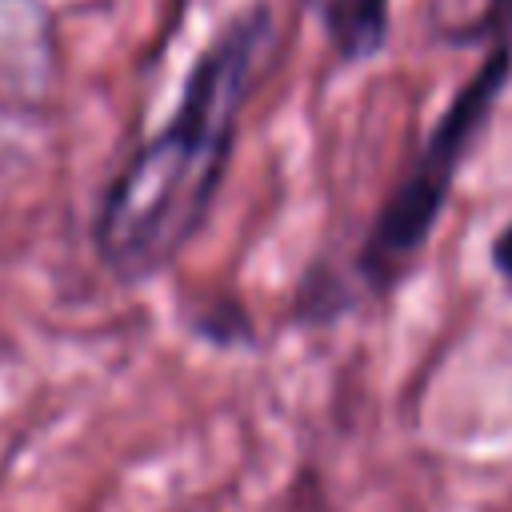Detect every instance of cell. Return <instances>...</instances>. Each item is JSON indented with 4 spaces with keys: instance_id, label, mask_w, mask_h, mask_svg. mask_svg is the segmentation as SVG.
I'll list each match as a JSON object with an SVG mask.
<instances>
[{
    "instance_id": "1",
    "label": "cell",
    "mask_w": 512,
    "mask_h": 512,
    "mask_svg": "<svg viewBox=\"0 0 512 512\" xmlns=\"http://www.w3.org/2000/svg\"><path fill=\"white\" fill-rule=\"evenodd\" d=\"M272 32V12L264 4L236 12L192 64L160 132H152L108 180L92 220V244L116 280H152L204 228Z\"/></svg>"
},
{
    "instance_id": "2",
    "label": "cell",
    "mask_w": 512,
    "mask_h": 512,
    "mask_svg": "<svg viewBox=\"0 0 512 512\" xmlns=\"http://www.w3.org/2000/svg\"><path fill=\"white\" fill-rule=\"evenodd\" d=\"M484 24L496 32L492 48L484 52L480 68L452 92L448 108L432 124L428 140L396 180V188L384 196L360 252V276L376 288L388 292L404 268L416 260V252L428 244L448 192L456 184L460 164L468 160L472 144L480 140L500 92L508 88L512 76V0H492Z\"/></svg>"
},
{
    "instance_id": "3",
    "label": "cell",
    "mask_w": 512,
    "mask_h": 512,
    "mask_svg": "<svg viewBox=\"0 0 512 512\" xmlns=\"http://www.w3.org/2000/svg\"><path fill=\"white\" fill-rule=\"evenodd\" d=\"M320 24L332 52L344 64H356L384 48L392 0H320Z\"/></svg>"
},
{
    "instance_id": "4",
    "label": "cell",
    "mask_w": 512,
    "mask_h": 512,
    "mask_svg": "<svg viewBox=\"0 0 512 512\" xmlns=\"http://www.w3.org/2000/svg\"><path fill=\"white\" fill-rule=\"evenodd\" d=\"M488 256H492V268L512 284V220L492 236V252Z\"/></svg>"
}]
</instances>
